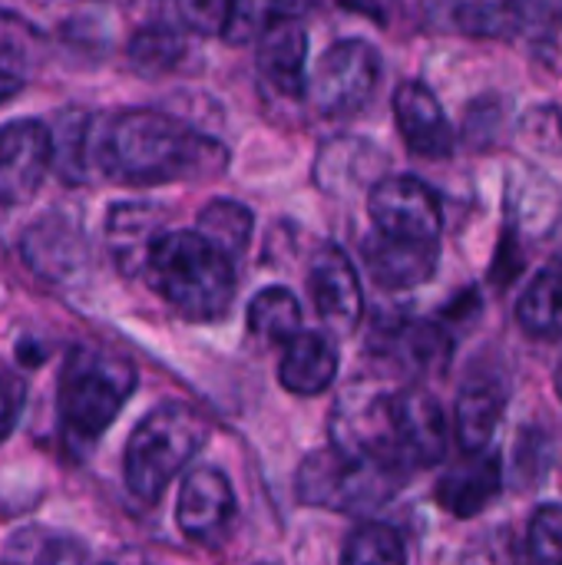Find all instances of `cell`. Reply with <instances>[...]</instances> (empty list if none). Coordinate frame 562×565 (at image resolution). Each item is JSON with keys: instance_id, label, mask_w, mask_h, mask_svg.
<instances>
[{"instance_id": "obj_26", "label": "cell", "mask_w": 562, "mask_h": 565, "mask_svg": "<svg viewBox=\"0 0 562 565\" xmlns=\"http://www.w3.org/2000/svg\"><path fill=\"white\" fill-rule=\"evenodd\" d=\"M7 565H89V550L66 533L20 530L3 550Z\"/></svg>"}, {"instance_id": "obj_27", "label": "cell", "mask_w": 562, "mask_h": 565, "mask_svg": "<svg viewBox=\"0 0 562 565\" xmlns=\"http://www.w3.org/2000/svg\"><path fill=\"white\" fill-rule=\"evenodd\" d=\"M248 331L268 344H288L301 334V308L295 295L282 285L258 291L248 301Z\"/></svg>"}, {"instance_id": "obj_23", "label": "cell", "mask_w": 562, "mask_h": 565, "mask_svg": "<svg viewBox=\"0 0 562 565\" xmlns=\"http://www.w3.org/2000/svg\"><path fill=\"white\" fill-rule=\"evenodd\" d=\"M96 116L83 109H70L56 119V132H50V149H53V172H60L63 182L76 185L86 182L89 175V156L96 152V136H93Z\"/></svg>"}, {"instance_id": "obj_28", "label": "cell", "mask_w": 562, "mask_h": 565, "mask_svg": "<svg viewBox=\"0 0 562 565\" xmlns=\"http://www.w3.org/2000/svg\"><path fill=\"white\" fill-rule=\"evenodd\" d=\"M252 228H255L252 212L235 199H215L199 212V235L209 245H215L225 258L238 255L248 245Z\"/></svg>"}, {"instance_id": "obj_39", "label": "cell", "mask_w": 562, "mask_h": 565, "mask_svg": "<svg viewBox=\"0 0 562 565\" xmlns=\"http://www.w3.org/2000/svg\"><path fill=\"white\" fill-rule=\"evenodd\" d=\"M7 96H13V93H10V89H3V86H0V99H7Z\"/></svg>"}, {"instance_id": "obj_17", "label": "cell", "mask_w": 562, "mask_h": 565, "mask_svg": "<svg viewBox=\"0 0 562 565\" xmlns=\"http://www.w3.org/2000/svg\"><path fill=\"white\" fill-rule=\"evenodd\" d=\"M381 169H384V152L374 142L358 136H338L318 149L315 182L325 192L348 195L361 185H378Z\"/></svg>"}, {"instance_id": "obj_14", "label": "cell", "mask_w": 562, "mask_h": 565, "mask_svg": "<svg viewBox=\"0 0 562 565\" xmlns=\"http://www.w3.org/2000/svg\"><path fill=\"white\" fill-rule=\"evenodd\" d=\"M305 63H308V33L295 20H278L262 33L258 43V79L272 96L282 99H298L308 89L305 79Z\"/></svg>"}, {"instance_id": "obj_8", "label": "cell", "mask_w": 562, "mask_h": 565, "mask_svg": "<svg viewBox=\"0 0 562 565\" xmlns=\"http://www.w3.org/2000/svg\"><path fill=\"white\" fill-rule=\"evenodd\" d=\"M388 420L401 470H424L447 454V424L441 404L417 387L388 394Z\"/></svg>"}, {"instance_id": "obj_22", "label": "cell", "mask_w": 562, "mask_h": 565, "mask_svg": "<svg viewBox=\"0 0 562 565\" xmlns=\"http://www.w3.org/2000/svg\"><path fill=\"white\" fill-rule=\"evenodd\" d=\"M371 344H378L384 354H391V358H397L417 371H437L450 358V338L444 334L441 324H431V321L384 324V331Z\"/></svg>"}, {"instance_id": "obj_11", "label": "cell", "mask_w": 562, "mask_h": 565, "mask_svg": "<svg viewBox=\"0 0 562 565\" xmlns=\"http://www.w3.org/2000/svg\"><path fill=\"white\" fill-rule=\"evenodd\" d=\"M308 291L321 321L335 334H351L364 315V295L351 258L338 245H325L308 271Z\"/></svg>"}, {"instance_id": "obj_9", "label": "cell", "mask_w": 562, "mask_h": 565, "mask_svg": "<svg viewBox=\"0 0 562 565\" xmlns=\"http://www.w3.org/2000/svg\"><path fill=\"white\" fill-rule=\"evenodd\" d=\"M53 166L50 129L36 119L0 126V205H23L36 195Z\"/></svg>"}, {"instance_id": "obj_6", "label": "cell", "mask_w": 562, "mask_h": 565, "mask_svg": "<svg viewBox=\"0 0 562 565\" xmlns=\"http://www.w3.org/2000/svg\"><path fill=\"white\" fill-rule=\"evenodd\" d=\"M378 83H381V53L368 40H341L321 56L308 83V93L321 116L341 119L361 113L371 103Z\"/></svg>"}, {"instance_id": "obj_38", "label": "cell", "mask_w": 562, "mask_h": 565, "mask_svg": "<svg viewBox=\"0 0 562 565\" xmlns=\"http://www.w3.org/2000/svg\"><path fill=\"white\" fill-rule=\"evenodd\" d=\"M556 394H560V401H562V361H560V367H556Z\"/></svg>"}, {"instance_id": "obj_34", "label": "cell", "mask_w": 562, "mask_h": 565, "mask_svg": "<svg viewBox=\"0 0 562 565\" xmlns=\"http://www.w3.org/2000/svg\"><path fill=\"white\" fill-rule=\"evenodd\" d=\"M520 139L527 146H533L537 152H550L560 156L562 152V113L547 103V106H533L520 116Z\"/></svg>"}, {"instance_id": "obj_19", "label": "cell", "mask_w": 562, "mask_h": 565, "mask_svg": "<svg viewBox=\"0 0 562 565\" xmlns=\"http://www.w3.org/2000/svg\"><path fill=\"white\" fill-rule=\"evenodd\" d=\"M338 374V348L321 331H301L285 344V358L278 367V381L285 391L298 397H315L331 387Z\"/></svg>"}, {"instance_id": "obj_20", "label": "cell", "mask_w": 562, "mask_h": 565, "mask_svg": "<svg viewBox=\"0 0 562 565\" xmlns=\"http://www.w3.org/2000/svg\"><path fill=\"white\" fill-rule=\"evenodd\" d=\"M109 248L123 271H142L152 242L162 235V209L152 202H119L109 209Z\"/></svg>"}, {"instance_id": "obj_35", "label": "cell", "mask_w": 562, "mask_h": 565, "mask_svg": "<svg viewBox=\"0 0 562 565\" xmlns=\"http://www.w3.org/2000/svg\"><path fill=\"white\" fill-rule=\"evenodd\" d=\"M26 401V384L17 371H10L7 364H0V444L10 437L13 424L20 420Z\"/></svg>"}, {"instance_id": "obj_29", "label": "cell", "mask_w": 562, "mask_h": 565, "mask_svg": "<svg viewBox=\"0 0 562 565\" xmlns=\"http://www.w3.org/2000/svg\"><path fill=\"white\" fill-rule=\"evenodd\" d=\"M182 56H185V40L169 23H146L129 40V63L146 76L169 73Z\"/></svg>"}, {"instance_id": "obj_5", "label": "cell", "mask_w": 562, "mask_h": 565, "mask_svg": "<svg viewBox=\"0 0 562 565\" xmlns=\"http://www.w3.org/2000/svg\"><path fill=\"white\" fill-rule=\"evenodd\" d=\"M401 480L404 477L388 467L354 460L328 447L301 460L295 490H298V500L308 507H321L335 513H364V510L384 507L401 487Z\"/></svg>"}, {"instance_id": "obj_30", "label": "cell", "mask_w": 562, "mask_h": 565, "mask_svg": "<svg viewBox=\"0 0 562 565\" xmlns=\"http://www.w3.org/2000/svg\"><path fill=\"white\" fill-rule=\"evenodd\" d=\"M341 565H407V550L397 530L384 523H368L348 536Z\"/></svg>"}, {"instance_id": "obj_4", "label": "cell", "mask_w": 562, "mask_h": 565, "mask_svg": "<svg viewBox=\"0 0 562 565\" xmlns=\"http://www.w3.org/2000/svg\"><path fill=\"white\" fill-rule=\"evenodd\" d=\"M209 424L189 404H162L149 411L126 444V487L142 503H156L169 483L205 447Z\"/></svg>"}, {"instance_id": "obj_24", "label": "cell", "mask_w": 562, "mask_h": 565, "mask_svg": "<svg viewBox=\"0 0 562 565\" xmlns=\"http://www.w3.org/2000/svg\"><path fill=\"white\" fill-rule=\"evenodd\" d=\"M43 53L40 30L13 10H0V86L17 93Z\"/></svg>"}, {"instance_id": "obj_7", "label": "cell", "mask_w": 562, "mask_h": 565, "mask_svg": "<svg viewBox=\"0 0 562 565\" xmlns=\"http://www.w3.org/2000/svg\"><path fill=\"white\" fill-rule=\"evenodd\" d=\"M368 212L374 222V235L407 245H441V199L414 175L378 179L368 195Z\"/></svg>"}, {"instance_id": "obj_18", "label": "cell", "mask_w": 562, "mask_h": 565, "mask_svg": "<svg viewBox=\"0 0 562 565\" xmlns=\"http://www.w3.org/2000/svg\"><path fill=\"white\" fill-rule=\"evenodd\" d=\"M361 252L371 278L391 291H404L431 281L441 258V245H407V242H391L384 235L364 238Z\"/></svg>"}, {"instance_id": "obj_15", "label": "cell", "mask_w": 562, "mask_h": 565, "mask_svg": "<svg viewBox=\"0 0 562 565\" xmlns=\"http://www.w3.org/2000/svg\"><path fill=\"white\" fill-rule=\"evenodd\" d=\"M562 218L560 185L537 169H513L507 185V238H543Z\"/></svg>"}, {"instance_id": "obj_40", "label": "cell", "mask_w": 562, "mask_h": 565, "mask_svg": "<svg viewBox=\"0 0 562 565\" xmlns=\"http://www.w3.org/2000/svg\"><path fill=\"white\" fill-rule=\"evenodd\" d=\"M262 565H272V563H262Z\"/></svg>"}, {"instance_id": "obj_33", "label": "cell", "mask_w": 562, "mask_h": 565, "mask_svg": "<svg viewBox=\"0 0 562 565\" xmlns=\"http://www.w3.org/2000/svg\"><path fill=\"white\" fill-rule=\"evenodd\" d=\"M291 7H268V3H229V17L222 36L229 43H245L255 33H265L278 20H291Z\"/></svg>"}, {"instance_id": "obj_21", "label": "cell", "mask_w": 562, "mask_h": 565, "mask_svg": "<svg viewBox=\"0 0 562 565\" xmlns=\"http://www.w3.org/2000/svg\"><path fill=\"white\" fill-rule=\"evenodd\" d=\"M507 414V391L494 381H474L457 397V440L464 454L490 450Z\"/></svg>"}, {"instance_id": "obj_1", "label": "cell", "mask_w": 562, "mask_h": 565, "mask_svg": "<svg viewBox=\"0 0 562 565\" xmlns=\"http://www.w3.org/2000/svg\"><path fill=\"white\" fill-rule=\"evenodd\" d=\"M93 159L109 179L129 185L199 182L229 166V152L212 136L159 109H123L96 136Z\"/></svg>"}, {"instance_id": "obj_16", "label": "cell", "mask_w": 562, "mask_h": 565, "mask_svg": "<svg viewBox=\"0 0 562 565\" xmlns=\"http://www.w3.org/2000/svg\"><path fill=\"white\" fill-rule=\"evenodd\" d=\"M503 490V467L500 457L494 450L484 454H464V460H457L437 483V503L457 516V520H470L480 516Z\"/></svg>"}, {"instance_id": "obj_3", "label": "cell", "mask_w": 562, "mask_h": 565, "mask_svg": "<svg viewBox=\"0 0 562 565\" xmlns=\"http://www.w3.org/2000/svg\"><path fill=\"white\" fill-rule=\"evenodd\" d=\"M132 391L136 367L123 354L93 344L70 348L56 384L60 420L70 440L96 444L103 430L119 417Z\"/></svg>"}, {"instance_id": "obj_36", "label": "cell", "mask_w": 562, "mask_h": 565, "mask_svg": "<svg viewBox=\"0 0 562 565\" xmlns=\"http://www.w3.org/2000/svg\"><path fill=\"white\" fill-rule=\"evenodd\" d=\"M182 20L202 33H222L225 17H229V3H182L179 7Z\"/></svg>"}, {"instance_id": "obj_41", "label": "cell", "mask_w": 562, "mask_h": 565, "mask_svg": "<svg viewBox=\"0 0 562 565\" xmlns=\"http://www.w3.org/2000/svg\"><path fill=\"white\" fill-rule=\"evenodd\" d=\"M560 271H562V268H560Z\"/></svg>"}, {"instance_id": "obj_10", "label": "cell", "mask_w": 562, "mask_h": 565, "mask_svg": "<svg viewBox=\"0 0 562 565\" xmlns=\"http://www.w3.org/2000/svg\"><path fill=\"white\" fill-rule=\"evenodd\" d=\"M176 520L185 540L199 546H215L225 540L232 520H235V493L222 470L199 467L185 477Z\"/></svg>"}, {"instance_id": "obj_37", "label": "cell", "mask_w": 562, "mask_h": 565, "mask_svg": "<svg viewBox=\"0 0 562 565\" xmlns=\"http://www.w3.org/2000/svg\"><path fill=\"white\" fill-rule=\"evenodd\" d=\"M99 565H149V563H146V556H142V553H136V550H123V553L109 556L106 563H99Z\"/></svg>"}, {"instance_id": "obj_12", "label": "cell", "mask_w": 562, "mask_h": 565, "mask_svg": "<svg viewBox=\"0 0 562 565\" xmlns=\"http://www.w3.org/2000/svg\"><path fill=\"white\" fill-rule=\"evenodd\" d=\"M23 258L26 265L53 281V285H66L73 281L83 265H86V242L79 225L63 215V212H50L43 218H36L26 232H23Z\"/></svg>"}, {"instance_id": "obj_25", "label": "cell", "mask_w": 562, "mask_h": 565, "mask_svg": "<svg viewBox=\"0 0 562 565\" xmlns=\"http://www.w3.org/2000/svg\"><path fill=\"white\" fill-rule=\"evenodd\" d=\"M517 321L530 338L562 341V271H540L517 305Z\"/></svg>"}, {"instance_id": "obj_13", "label": "cell", "mask_w": 562, "mask_h": 565, "mask_svg": "<svg viewBox=\"0 0 562 565\" xmlns=\"http://www.w3.org/2000/svg\"><path fill=\"white\" fill-rule=\"evenodd\" d=\"M394 119L414 156L447 159L454 152V126L431 86H424L421 79H404L394 89Z\"/></svg>"}, {"instance_id": "obj_32", "label": "cell", "mask_w": 562, "mask_h": 565, "mask_svg": "<svg viewBox=\"0 0 562 565\" xmlns=\"http://www.w3.org/2000/svg\"><path fill=\"white\" fill-rule=\"evenodd\" d=\"M527 565H562V507H543L530 520Z\"/></svg>"}, {"instance_id": "obj_31", "label": "cell", "mask_w": 562, "mask_h": 565, "mask_svg": "<svg viewBox=\"0 0 562 565\" xmlns=\"http://www.w3.org/2000/svg\"><path fill=\"white\" fill-rule=\"evenodd\" d=\"M454 20L464 33L474 36H517L527 20V7L520 3H460L454 7Z\"/></svg>"}, {"instance_id": "obj_2", "label": "cell", "mask_w": 562, "mask_h": 565, "mask_svg": "<svg viewBox=\"0 0 562 565\" xmlns=\"http://www.w3.org/2000/svg\"><path fill=\"white\" fill-rule=\"evenodd\" d=\"M162 301L189 321H219L235 301V268L199 232H162L142 265Z\"/></svg>"}]
</instances>
